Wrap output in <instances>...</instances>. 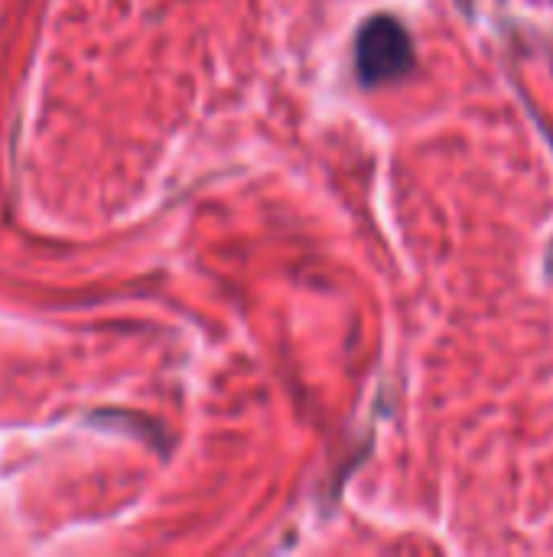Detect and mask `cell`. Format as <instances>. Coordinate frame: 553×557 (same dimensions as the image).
Returning a JSON list of instances; mask_svg holds the SVG:
<instances>
[{"label": "cell", "mask_w": 553, "mask_h": 557, "mask_svg": "<svg viewBox=\"0 0 553 557\" xmlns=\"http://www.w3.org/2000/svg\"><path fill=\"white\" fill-rule=\"evenodd\" d=\"M355 65L365 85H385L411 72L414 42L394 16H372L355 42Z\"/></svg>", "instance_id": "obj_1"}]
</instances>
